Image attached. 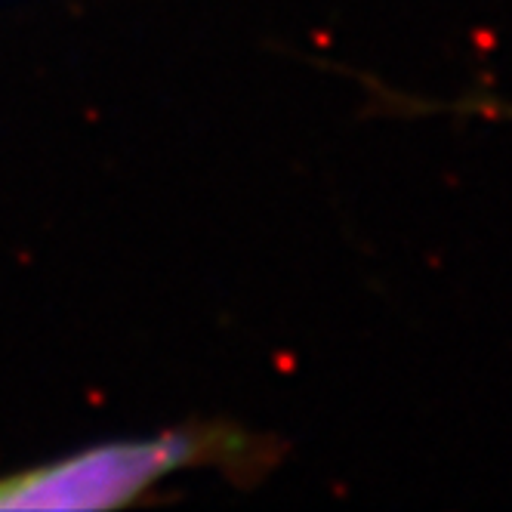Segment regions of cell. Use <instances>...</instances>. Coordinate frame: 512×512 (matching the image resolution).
Returning a JSON list of instances; mask_svg holds the SVG:
<instances>
[{
    "instance_id": "7a4b0ae2",
    "label": "cell",
    "mask_w": 512,
    "mask_h": 512,
    "mask_svg": "<svg viewBox=\"0 0 512 512\" xmlns=\"http://www.w3.org/2000/svg\"><path fill=\"white\" fill-rule=\"evenodd\" d=\"M475 115H485V118H509L512 121V105H497V102H472V105H463Z\"/></svg>"
},
{
    "instance_id": "6da1fadb",
    "label": "cell",
    "mask_w": 512,
    "mask_h": 512,
    "mask_svg": "<svg viewBox=\"0 0 512 512\" xmlns=\"http://www.w3.org/2000/svg\"><path fill=\"white\" fill-rule=\"evenodd\" d=\"M198 457L189 435L121 442L0 479V509H115Z\"/></svg>"
}]
</instances>
